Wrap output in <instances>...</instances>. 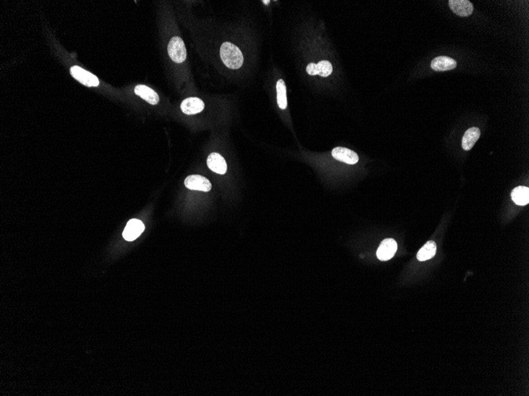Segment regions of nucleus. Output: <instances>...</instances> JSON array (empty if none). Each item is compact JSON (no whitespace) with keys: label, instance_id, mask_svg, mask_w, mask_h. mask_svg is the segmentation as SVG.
<instances>
[{"label":"nucleus","instance_id":"1","mask_svg":"<svg viewBox=\"0 0 529 396\" xmlns=\"http://www.w3.org/2000/svg\"><path fill=\"white\" fill-rule=\"evenodd\" d=\"M221 58L224 65L231 69H239L243 66V53L238 47L230 42H224L221 45Z\"/></svg>","mask_w":529,"mask_h":396},{"label":"nucleus","instance_id":"13","mask_svg":"<svg viewBox=\"0 0 529 396\" xmlns=\"http://www.w3.org/2000/svg\"><path fill=\"white\" fill-rule=\"evenodd\" d=\"M480 129L478 128H471L467 129L462 139V147L464 151H470L473 148L480 138Z\"/></svg>","mask_w":529,"mask_h":396},{"label":"nucleus","instance_id":"18","mask_svg":"<svg viewBox=\"0 0 529 396\" xmlns=\"http://www.w3.org/2000/svg\"><path fill=\"white\" fill-rule=\"evenodd\" d=\"M306 70H307V74H309L310 75H318L317 64H314V62L309 64Z\"/></svg>","mask_w":529,"mask_h":396},{"label":"nucleus","instance_id":"17","mask_svg":"<svg viewBox=\"0 0 529 396\" xmlns=\"http://www.w3.org/2000/svg\"><path fill=\"white\" fill-rule=\"evenodd\" d=\"M318 75L322 77H327L331 74L333 71L332 64L329 61H319L317 64Z\"/></svg>","mask_w":529,"mask_h":396},{"label":"nucleus","instance_id":"2","mask_svg":"<svg viewBox=\"0 0 529 396\" xmlns=\"http://www.w3.org/2000/svg\"><path fill=\"white\" fill-rule=\"evenodd\" d=\"M169 56L170 59L177 64L184 62L187 56L186 52V45L184 41L179 36H174L169 42L168 47Z\"/></svg>","mask_w":529,"mask_h":396},{"label":"nucleus","instance_id":"9","mask_svg":"<svg viewBox=\"0 0 529 396\" xmlns=\"http://www.w3.org/2000/svg\"><path fill=\"white\" fill-rule=\"evenodd\" d=\"M332 156L338 161L349 164H354L359 161V157L354 151L344 147H336L332 151Z\"/></svg>","mask_w":529,"mask_h":396},{"label":"nucleus","instance_id":"6","mask_svg":"<svg viewBox=\"0 0 529 396\" xmlns=\"http://www.w3.org/2000/svg\"><path fill=\"white\" fill-rule=\"evenodd\" d=\"M397 243L394 239L387 238L382 241L377 252L379 260L387 261L390 260L397 251Z\"/></svg>","mask_w":529,"mask_h":396},{"label":"nucleus","instance_id":"8","mask_svg":"<svg viewBox=\"0 0 529 396\" xmlns=\"http://www.w3.org/2000/svg\"><path fill=\"white\" fill-rule=\"evenodd\" d=\"M205 109V104L198 97H188L181 104L182 113L186 115H194L201 113Z\"/></svg>","mask_w":529,"mask_h":396},{"label":"nucleus","instance_id":"12","mask_svg":"<svg viewBox=\"0 0 529 396\" xmlns=\"http://www.w3.org/2000/svg\"><path fill=\"white\" fill-rule=\"evenodd\" d=\"M135 94L141 97V98L145 100L147 102L152 106H155L160 101V97L156 92L154 91L152 89L149 88L147 86L138 85L135 87Z\"/></svg>","mask_w":529,"mask_h":396},{"label":"nucleus","instance_id":"11","mask_svg":"<svg viewBox=\"0 0 529 396\" xmlns=\"http://www.w3.org/2000/svg\"><path fill=\"white\" fill-rule=\"evenodd\" d=\"M457 66V61L448 56H438L434 58L431 62V68L435 71H450L455 69Z\"/></svg>","mask_w":529,"mask_h":396},{"label":"nucleus","instance_id":"15","mask_svg":"<svg viewBox=\"0 0 529 396\" xmlns=\"http://www.w3.org/2000/svg\"><path fill=\"white\" fill-rule=\"evenodd\" d=\"M436 252H437V245H436L435 242L428 241L419 250L417 254V258L419 261H426V260H430L431 258L435 256Z\"/></svg>","mask_w":529,"mask_h":396},{"label":"nucleus","instance_id":"7","mask_svg":"<svg viewBox=\"0 0 529 396\" xmlns=\"http://www.w3.org/2000/svg\"><path fill=\"white\" fill-rule=\"evenodd\" d=\"M448 5L453 12L460 17H467L473 13V4L468 0H449Z\"/></svg>","mask_w":529,"mask_h":396},{"label":"nucleus","instance_id":"5","mask_svg":"<svg viewBox=\"0 0 529 396\" xmlns=\"http://www.w3.org/2000/svg\"><path fill=\"white\" fill-rule=\"evenodd\" d=\"M144 228H145L144 224L141 222V220L133 218L127 223L122 235L126 241H133L142 234Z\"/></svg>","mask_w":529,"mask_h":396},{"label":"nucleus","instance_id":"14","mask_svg":"<svg viewBox=\"0 0 529 396\" xmlns=\"http://www.w3.org/2000/svg\"><path fill=\"white\" fill-rule=\"evenodd\" d=\"M513 201L519 206H525L529 202V189L524 186H518L511 193Z\"/></svg>","mask_w":529,"mask_h":396},{"label":"nucleus","instance_id":"4","mask_svg":"<svg viewBox=\"0 0 529 396\" xmlns=\"http://www.w3.org/2000/svg\"><path fill=\"white\" fill-rule=\"evenodd\" d=\"M185 186L189 190L208 192L212 189L210 181L200 175H191L185 180Z\"/></svg>","mask_w":529,"mask_h":396},{"label":"nucleus","instance_id":"10","mask_svg":"<svg viewBox=\"0 0 529 396\" xmlns=\"http://www.w3.org/2000/svg\"><path fill=\"white\" fill-rule=\"evenodd\" d=\"M207 164H208V168L214 173L224 175L227 172V166L225 159L221 154H217V153H212L208 156Z\"/></svg>","mask_w":529,"mask_h":396},{"label":"nucleus","instance_id":"19","mask_svg":"<svg viewBox=\"0 0 529 396\" xmlns=\"http://www.w3.org/2000/svg\"><path fill=\"white\" fill-rule=\"evenodd\" d=\"M264 4H269V1H263Z\"/></svg>","mask_w":529,"mask_h":396},{"label":"nucleus","instance_id":"16","mask_svg":"<svg viewBox=\"0 0 529 396\" xmlns=\"http://www.w3.org/2000/svg\"><path fill=\"white\" fill-rule=\"evenodd\" d=\"M277 94H278V104L280 109H286L288 106L287 102V92L286 86L283 79L278 80L277 82Z\"/></svg>","mask_w":529,"mask_h":396},{"label":"nucleus","instance_id":"3","mask_svg":"<svg viewBox=\"0 0 529 396\" xmlns=\"http://www.w3.org/2000/svg\"><path fill=\"white\" fill-rule=\"evenodd\" d=\"M70 72L72 77H74L77 81L87 87H97L99 85V78L95 75L83 69L80 67L73 66L70 70Z\"/></svg>","mask_w":529,"mask_h":396}]
</instances>
